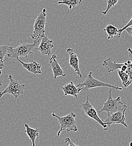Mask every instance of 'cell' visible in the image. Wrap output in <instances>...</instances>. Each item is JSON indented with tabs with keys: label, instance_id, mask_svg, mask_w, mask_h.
Returning a JSON list of instances; mask_svg holds the SVG:
<instances>
[{
	"label": "cell",
	"instance_id": "1",
	"mask_svg": "<svg viewBox=\"0 0 132 146\" xmlns=\"http://www.w3.org/2000/svg\"><path fill=\"white\" fill-rule=\"evenodd\" d=\"M40 40H34L33 43H23L19 44L15 48L9 46L7 55L9 57L12 58H18L20 57H28L29 55L33 54V50L36 49V45L39 42Z\"/></svg>",
	"mask_w": 132,
	"mask_h": 146
},
{
	"label": "cell",
	"instance_id": "2",
	"mask_svg": "<svg viewBox=\"0 0 132 146\" xmlns=\"http://www.w3.org/2000/svg\"><path fill=\"white\" fill-rule=\"evenodd\" d=\"M52 116L58 119V121L60 124V129L57 132V136L59 137L62 131L66 130L68 133L70 131L76 132L78 128L76 126L77 122L76 121V115L71 112L65 116L60 117L55 114V112L54 111L52 113Z\"/></svg>",
	"mask_w": 132,
	"mask_h": 146
},
{
	"label": "cell",
	"instance_id": "3",
	"mask_svg": "<svg viewBox=\"0 0 132 146\" xmlns=\"http://www.w3.org/2000/svg\"><path fill=\"white\" fill-rule=\"evenodd\" d=\"M76 87L82 90H83L85 92L94 88L97 87H109L111 88L114 90H120L122 91L123 88L121 87H119L116 86H113V85H111L110 84L101 82L100 80H98V79L94 78L92 76V72H90L88 76L86 77V79L85 81L82 83H79L78 85H76Z\"/></svg>",
	"mask_w": 132,
	"mask_h": 146
},
{
	"label": "cell",
	"instance_id": "4",
	"mask_svg": "<svg viewBox=\"0 0 132 146\" xmlns=\"http://www.w3.org/2000/svg\"><path fill=\"white\" fill-rule=\"evenodd\" d=\"M113 90H114L113 88L110 90L108 99L105 102L103 103V108L98 111V113L105 111L107 112V115H110L121 110L127 109L128 106L120 101V97H117L116 98L114 99L113 98L112 91Z\"/></svg>",
	"mask_w": 132,
	"mask_h": 146
},
{
	"label": "cell",
	"instance_id": "5",
	"mask_svg": "<svg viewBox=\"0 0 132 146\" xmlns=\"http://www.w3.org/2000/svg\"><path fill=\"white\" fill-rule=\"evenodd\" d=\"M46 17L47 12L46 9H43L42 12L39 14L36 19L33 28L34 31L33 34L31 36L34 40H40L45 35V25L46 24Z\"/></svg>",
	"mask_w": 132,
	"mask_h": 146
},
{
	"label": "cell",
	"instance_id": "6",
	"mask_svg": "<svg viewBox=\"0 0 132 146\" xmlns=\"http://www.w3.org/2000/svg\"><path fill=\"white\" fill-rule=\"evenodd\" d=\"M102 66L107 69V72L109 73L121 70L126 72L130 76V77L132 78L131 60L129 58L124 63L119 64L116 62L115 61H113L110 58H109L103 61Z\"/></svg>",
	"mask_w": 132,
	"mask_h": 146
},
{
	"label": "cell",
	"instance_id": "7",
	"mask_svg": "<svg viewBox=\"0 0 132 146\" xmlns=\"http://www.w3.org/2000/svg\"><path fill=\"white\" fill-rule=\"evenodd\" d=\"M9 79L8 86L3 91H0V98L5 94H11L15 98H18L20 95H23L27 85L21 84L18 80H15L11 75H9Z\"/></svg>",
	"mask_w": 132,
	"mask_h": 146
},
{
	"label": "cell",
	"instance_id": "8",
	"mask_svg": "<svg viewBox=\"0 0 132 146\" xmlns=\"http://www.w3.org/2000/svg\"><path fill=\"white\" fill-rule=\"evenodd\" d=\"M82 109L84 111L85 113L90 118L94 119L96 121H97L99 125H101L104 130H107L109 129V127L107 125L102 121L98 116L97 112L94 109L92 104H90L89 100V96H87V99L85 102L82 104Z\"/></svg>",
	"mask_w": 132,
	"mask_h": 146
},
{
	"label": "cell",
	"instance_id": "9",
	"mask_svg": "<svg viewBox=\"0 0 132 146\" xmlns=\"http://www.w3.org/2000/svg\"><path fill=\"white\" fill-rule=\"evenodd\" d=\"M127 110H121L117 111L110 115H107V118L103 121L109 127H110L111 124H120L124 126L125 128H128V125L125 123V112Z\"/></svg>",
	"mask_w": 132,
	"mask_h": 146
},
{
	"label": "cell",
	"instance_id": "10",
	"mask_svg": "<svg viewBox=\"0 0 132 146\" xmlns=\"http://www.w3.org/2000/svg\"><path fill=\"white\" fill-rule=\"evenodd\" d=\"M53 42V40L50 39L48 36L44 35V36L41 38V42L39 47L36 48V50H37L40 52L43 55H47L50 56L52 53V49L54 47Z\"/></svg>",
	"mask_w": 132,
	"mask_h": 146
},
{
	"label": "cell",
	"instance_id": "11",
	"mask_svg": "<svg viewBox=\"0 0 132 146\" xmlns=\"http://www.w3.org/2000/svg\"><path fill=\"white\" fill-rule=\"evenodd\" d=\"M66 52L69 55V66L72 67L74 71L76 72V74L80 78H82L83 75L81 74L80 70L79 68V62L78 56L74 52V50L71 48H68L66 50Z\"/></svg>",
	"mask_w": 132,
	"mask_h": 146
},
{
	"label": "cell",
	"instance_id": "12",
	"mask_svg": "<svg viewBox=\"0 0 132 146\" xmlns=\"http://www.w3.org/2000/svg\"><path fill=\"white\" fill-rule=\"evenodd\" d=\"M50 65L51 68L54 79H56L58 76H65L66 73L61 68L57 60V55L54 54L52 55L50 58Z\"/></svg>",
	"mask_w": 132,
	"mask_h": 146
},
{
	"label": "cell",
	"instance_id": "13",
	"mask_svg": "<svg viewBox=\"0 0 132 146\" xmlns=\"http://www.w3.org/2000/svg\"><path fill=\"white\" fill-rule=\"evenodd\" d=\"M18 61L22 64L23 67H24L25 69H27L28 72L33 73L34 74H41L42 70H41V65L38 64L35 61L32 60L31 62L25 63L23 62L20 60L19 58H17Z\"/></svg>",
	"mask_w": 132,
	"mask_h": 146
},
{
	"label": "cell",
	"instance_id": "14",
	"mask_svg": "<svg viewBox=\"0 0 132 146\" xmlns=\"http://www.w3.org/2000/svg\"><path fill=\"white\" fill-rule=\"evenodd\" d=\"M64 93L65 96L70 95L75 97L78 98V94L82 91L81 89L76 86L73 82H70L69 83H67L64 85V87L60 88Z\"/></svg>",
	"mask_w": 132,
	"mask_h": 146
},
{
	"label": "cell",
	"instance_id": "15",
	"mask_svg": "<svg viewBox=\"0 0 132 146\" xmlns=\"http://www.w3.org/2000/svg\"><path fill=\"white\" fill-rule=\"evenodd\" d=\"M24 126L25 127L24 132L26 133L27 135L29 137L32 143V146H36L35 141L36 138H37L39 136V129L37 128L33 129L31 128L27 123L24 124Z\"/></svg>",
	"mask_w": 132,
	"mask_h": 146
},
{
	"label": "cell",
	"instance_id": "16",
	"mask_svg": "<svg viewBox=\"0 0 132 146\" xmlns=\"http://www.w3.org/2000/svg\"><path fill=\"white\" fill-rule=\"evenodd\" d=\"M117 72L121 80L122 84L123 85L124 87L127 88L132 83V78L130 77V76L127 73L123 70H118Z\"/></svg>",
	"mask_w": 132,
	"mask_h": 146
},
{
	"label": "cell",
	"instance_id": "17",
	"mask_svg": "<svg viewBox=\"0 0 132 146\" xmlns=\"http://www.w3.org/2000/svg\"><path fill=\"white\" fill-rule=\"evenodd\" d=\"M103 30L105 32H106L108 35V39H111L113 38L114 36H116L119 33V29H117L116 27L111 24L108 25Z\"/></svg>",
	"mask_w": 132,
	"mask_h": 146
},
{
	"label": "cell",
	"instance_id": "18",
	"mask_svg": "<svg viewBox=\"0 0 132 146\" xmlns=\"http://www.w3.org/2000/svg\"><path fill=\"white\" fill-rule=\"evenodd\" d=\"M82 1V0H62L61 1H58L56 4L55 5V6L58 4L65 5L69 7L70 10H71L79 5Z\"/></svg>",
	"mask_w": 132,
	"mask_h": 146
},
{
	"label": "cell",
	"instance_id": "19",
	"mask_svg": "<svg viewBox=\"0 0 132 146\" xmlns=\"http://www.w3.org/2000/svg\"><path fill=\"white\" fill-rule=\"evenodd\" d=\"M9 46V45L0 46V69L1 70L4 68V62L5 61V56L7 54Z\"/></svg>",
	"mask_w": 132,
	"mask_h": 146
},
{
	"label": "cell",
	"instance_id": "20",
	"mask_svg": "<svg viewBox=\"0 0 132 146\" xmlns=\"http://www.w3.org/2000/svg\"><path fill=\"white\" fill-rule=\"evenodd\" d=\"M119 0H108L107 1V8L105 11H102V14L103 15H106L108 11L110 10V9L114 6L117 2Z\"/></svg>",
	"mask_w": 132,
	"mask_h": 146
},
{
	"label": "cell",
	"instance_id": "21",
	"mask_svg": "<svg viewBox=\"0 0 132 146\" xmlns=\"http://www.w3.org/2000/svg\"><path fill=\"white\" fill-rule=\"evenodd\" d=\"M131 26H132V18H131V19L129 20V21L127 24V25H125L123 28H121V29H119V33H118L119 37H120L121 34L123 33V31H124L125 30L126 28H127L128 27H131Z\"/></svg>",
	"mask_w": 132,
	"mask_h": 146
},
{
	"label": "cell",
	"instance_id": "22",
	"mask_svg": "<svg viewBox=\"0 0 132 146\" xmlns=\"http://www.w3.org/2000/svg\"><path fill=\"white\" fill-rule=\"evenodd\" d=\"M65 143L68 146H78L77 145H76L75 143H73L71 141V139L69 138H66L65 140Z\"/></svg>",
	"mask_w": 132,
	"mask_h": 146
},
{
	"label": "cell",
	"instance_id": "23",
	"mask_svg": "<svg viewBox=\"0 0 132 146\" xmlns=\"http://www.w3.org/2000/svg\"><path fill=\"white\" fill-rule=\"evenodd\" d=\"M125 31L131 36H132V26L128 27L127 28L125 29Z\"/></svg>",
	"mask_w": 132,
	"mask_h": 146
},
{
	"label": "cell",
	"instance_id": "24",
	"mask_svg": "<svg viewBox=\"0 0 132 146\" xmlns=\"http://www.w3.org/2000/svg\"><path fill=\"white\" fill-rule=\"evenodd\" d=\"M129 52V58L131 60V69L132 70V50L131 48H128Z\"/></svg>",
	"mask_w": 132,
	"mask_h": 146
},
{
	"label": "cell",
	"instance_id": "25",
	"mask_svg": "<svg viewBox=\"0 0 132 146\" xmlns=\"http://www.w3.org/2000/svg\"><path fill=\"white\" fill-rule=\"evenodd\" d=\"M2 74V71H1V69H0V75ZM2 86V84L1 83V82L0 81V86Z\"/></svg>",
	"mask_w": 132,
	"mask_h": 146
},
{
	"label": "cell",
	"instance_id": "26",
	"mask_svg": "<svg viewBox=\"0 0 132 146\" xmlns=\"http://www.w3.org/2000/svg\"><path fill=\"white\" fill-rule=\"evenodd\" d=\"M130 146H132V142H131V143H130Z\"/></svg>",
	"mask_w": 132,
	"mask_h": 146
},
{
	"label": "cell",
	"instance_id": "27",
	"mask_svg": "<svg viewBox=\"0 0 132 146\" xmlns=\"http://www.w3.org/2000/svg\"><path fill=\"white\" fill-rule=\"evenodd\" d=\"M131 142H132V138L131 139Z\"/></svg>",
	"mask_w": 132,
	"mask_h": 146
}]
</instances>
